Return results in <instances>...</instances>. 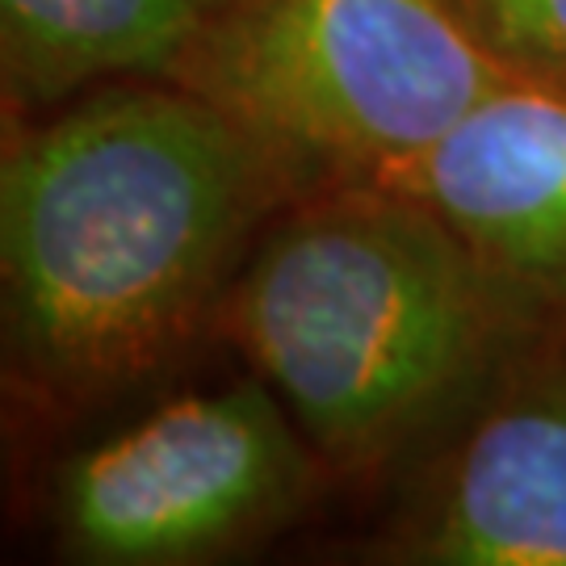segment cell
Segmentation results:
<instances>
[{
  "label": "cell",
  "instance_id": "6da1fadb",
  "mask_svg": "<svg viewBox=\"0 0 566 566\" xmlns=\"http://www.w3.org/2000/svg\"><path fill=\"white\" fill-rule=\"evenodd\" d=\"M303 193L240 118L172 81L4 114V374L46 411L114 399L219 315L243 243Z\"/></svg>",
  "mask_w": 566,
  "mask_h": 566
},
{
  "label": "cell",
  "instance_id": "7a4b0ae2",
  "mask_svg": "<svg viewBox=\"0 0 566 566\" xmlns=\"http://www.w3.org/2000/svg\"><path fill=\"white\" fill-rule=\"evenodd\" d=\"M554 319L424 202L374 181L303 189L219 303L223 336L344 474L441 446Z\"/></svg>",
  "mask_w": 566,
  "mask_h": 566
},
{
  "label": "cell",
  "instance_id": "3957f363",
  "mask_svg": "<svg viewBox=\"0 0 566 566\" xmlns=\"http://www.w3.org/2000/svg\"><path fill=\"white\" fill-rule=\"evenodd\" d=\"M507 76L449 0H248L172 84L240 118L315 189L386 181Z\"/></svg>",
  "mask_w": 566,
  "mask_h": 566
},
{
  "label": "cell",
  "instance_id": "277c9868",
  "mask_svg": "<svg viewBox=\"0 0 566 566\" xmlns=\"http://www.w3.org/2000/svg\"><path fill=\"white\" fill-rule=\"evenodd\" d=\"M319 458L252 374L168 399L63 462L51 528L84 566H189L223 558L306 504Z\"/></svg>",
  "mask_w": 566,
  "mask_h": 566
},
{
  "label": "cell",
  "instance_id": "5b68a950",
  "mask_svg": "<svg viewBox=\"0 0 566 566\" xmlns=\"http://www.w3.org/2000/svg\"><path fill=\"white\" fill-rule=\"evenodd\" d=\"M386 537L420 566H566V315L441 441Z\"/></svg>",
  "mask_w": 566,
  "mask_h": 566
},
{
  "label": "cell",
  "instance_id": "8992f818",
  "mask_svg": "<svg viewBox=\"0 0 566 566\" xmlns=\"http://www.w3.org/2000/svg\"><path fill=\"white\" fill-rule=\"evenodd\" d=\"M386 189L424 202L500 277L566 315V88L507 76Z\"/></svg>",
  "mask_w": 566,
  "mask_h": 566
},
{
  "label": "cell",
  "instance_id": "52a82bcc",
  "mask_svg": "<svg viewBox=\"0 0 566 566\" xmlns=\"http://www.w3.org/2000/svg\"><path fill=\"white\" fill-rule=\"evenodd\" d=\"M248 0H0L4 114L126 81H172Z\"/></svg>",
  "mask_w": 566,
  "mask_h": 566
},
{
  "label": "cell",
  "instance_id": "ba28073f",
  "mask_svg": "<svg viewBox=\"0 0 566 566\" xmlns=\"http://www.w3.org/2000/svg\"><path fill=\"white\" fill-rule=\"evenodd\" d=\"M449 4L512 72L566 88V0H449Z\"/></svg>",
  "mask_w": 566,
  "mask_h": 566
}]
</instances>
